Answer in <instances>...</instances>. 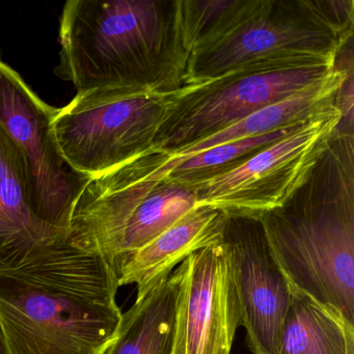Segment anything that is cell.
Returning a JSON list of instances; mask_svg holds the SVG:
<instances>
[{
	"label": "cell",
	"instance_id": "13",
	"mask_svg": "<svg viewBox=\"0 0 354 354\" xmlns=\"http://www.w3.org/2000/svg\"><path fill=\"white\" fill-rule=\"evenodd\" d=\"M227 217L208 206L192 209L171 227L157 236L118 264V281L122 286L136 283L142 299L165 283L174 269L192 254L223 239Z\"/></svg>",
	"mask_w": 354,
	"mask_h": 354
},
{
	"label": "cell",
	"instance_id": "15",
	"mask_svg": "<svg viewBox=\"0 0 354 354\" xmlns=\"http://www.w3.org/2000/svg\"><path fill=\"white\" fill-rule=\"evenodd\" d=\"M181 277L178 267L165 283L136 300L122 315L117 335L104 354H173Z\"/></svg>",
	"mask_w": 354,
	"mask_h": 354
},
{
	"label": "cell",
	"instance_id": "1",
	"mask_svg": "<svg viewBox=\"0 0 354 354\" xmlns=\"http://www.w3.org/2000/svg\"><path fill=\"white\" fill-rule=\"evenodd\" d=\"M117 271L68 238L0 272V325L11 354H104L117 335Z\"/></svg>",
	"mask_w": 354,
	"mask_h": 354
},
{
	"label": "cell",
	"instance_id": "14",
	"mask_svg": "<svg viewBox=\"0 0 354 354\" xmlns=\"http://www.w3.org/2000/svg\"><path fill=\"white\" fill-rule=\"evenodd\" d=\"M196 207L198 201L192 188L162 182L91 252L106 259L115 269L123 259L152 241Z\"/></svg>",
	"mask_w": 354,
	"mask_h": 354
},
{
	"label": "cell",
	"instance_id": "12",
	"mask_svg": "<svg viewBox=\"0 0 354 354\" xmlns=\"http://www.w3.org/2000/svg\"><path fill=\"white\" fill-rule=\"evenodd\" d=\"M66 238L35 212L28 163L0 124V272Z\"/></svg>",
	"mask_w": 354,
	"mask_h": 354
},
{
	"label": "cell",
	"instance_id": "10",
	"mask_svg": "<svg viewBox=\"0 0 354 354\" xmlns=\"http://www.w3.org/2000/svg\"><path fill=\"white\" fill-rule=\"evenodd\" d=\"M173 354H231L239 310L221 242L181 265Z\"/></svg>",
	"mask_w": 354,
	"mask_h": 354
},
{
	"label": "cell",
	"instance_id": "11",
	"mask_svg": "<svg viewBox=\"0 0 354 354\" xmlns=\"http://www.w3.org/2000/svg\"><path fill=\"white\" fill-rule=\"evenodd\" d=\"M351 73L352 69L347 70L335 64V71L326 80L281 102L265 107L206 138L158 154L144 155L122 167L134 185L144 194H149L167 178L171 169L198 153L219 145L296 125L333 106L337 102L339 88Z\"/></svg>",
	"mask_w": 354,
	"mask_h": 354
},
{
	"label": "cell",
	"instance_id": "2",
	"mask_svg": "<svg viewBox=\"0 0 354 354\" xmlns=\"http://www.w3.org/2000/svg\"><path fill=\"white\" fill-rule=\"evenodd\" d=\"M163 26L152 0H70L61 16L55 74L77 93L153 84L150 65Z\"/></svg>",
	"mask_w": 354,
	"mask_h": 354
},
{
	"label": "cell",
	"instance_id": "7",
	"mask_svg": "<svg viewBox=\"0 0 354 354\" xmlns=\"http://www.w3.org/2000/svg\"><path fill=\"white\" fill-rule=\"evenodd\" d=\"M55 111L0 59V124L28 163L35 212L69 235L74 203L88 179L62 156L53 131Z\"/></svg>",
	"mask_w": 354,
	"mask_h": 354
},
{
	"label": "cell",
	"instance_id": "6",
	"mask_svg": "<svg viewBox=\"0 0 354 354\" xmlns=\"http://www.w3.org/2000/svg\"><path fill=\"white\" fill-rule=\"evenodd\" d=\"M273 3L264 1L252 17L188 57L189 86L231 72L333 66L349 37L315 17L308 8L300 17H272Z\"/></svg>",
	"mask_w": 354,
	"mask_h": 354
},
{
	"label": "cell",
	"instance_id": "9",
	"mask_svg": "<svg viewBox=\"0 0 354 354\" xmlns=\"http://www.w3.org/2000/svg\"><path fill=\"white\" fill-rule=\"evenodd\" d=\"M221 246L254 354L279 353L281 327L294 288L279 266L259 219L229 218Z\"/></svg>",
	"mask_w": 354,
	"mask_h": 354
},
{
	"label": "cell",
	"instance_id": "3",
	"mask_svg": "<svg viewBox=\"0 0 354 354\" xmlns=\"http://www.w3.org/2000/svg\"><path fill=\"white\" fill-rule=\"evenodd\" d=\"M181 101L156 84L96 88L55 109L53 131L73 171L99 177L144 155Z\"/></svg>",
	"mask_w": 354,
	"mask_h": 354
},
{
	"label": "cell",
	"instance_id": "16",
	"mask_svg": "<svg viewBox=\"0 0 354 354\" xmlns=\"http://www.w3.org/2000/svg\"><path fill=\"white\" fill-rule=\"evenodd\" d=\"M277 354H354V325L294 289Z\"/></svg>",
	"mask_w": 354,
	"mask_h": 354
},
{
	"label": "cell",
	"instance_id": "8",
	"mask_svg": "<svg viewBox=\"0 0 354 354\" xmlns=\"http://www.w3.org/2000/svg\"><path fill=\"white\" fill-rule=\"evenodd\" d=\"M335 69V64L256 73H229L211 82L187 86L189 94L200 91L204 93L192 99L189 104L178 105L176 111L183 109L181 113L169 117L144 155L173 150L225 129L323 82Z\"/></svg>",
	"mask_w": 354,
	"mask_h": 354
},
{
	"label": "cell",
	"instance_id": "17",
	"mask_svg": "<svg viewBox=\"0 0 354 354\" xmlns=\"http://www.w3.org/2000/svg\"><path fill=\"white\" fill-rule=\"evenodd\" d=\"M306 121L308 120L261 136L219 145L198 153L171 169L162 182H171L190 187L198 182L233 169L242 161L295 131Z\"/></svg>",
	"mask_w": 354,
	"mask_h": 354
},
{
	"label": "cell",
	"instance_id": "18",
	"mask_svg": "<svg viewBox=\"0 0 354 354\" xmlns=\"http://www.w3.org/2000/svg\"><path fill=\"white\" fill-rule=\"evenodd\" d=\"M0 354H11L10 353L9 347H8L7 341H6L1 325H0Z\"/></svg>",
	"mask_w": 354,
	"mask_h": 354
},
{
	"label": "cell",
	"instance_id": "4",
	"mask_svg": "<svg viewBox=\"0 0 354 354\" xmlns=\"http://www.w3.org/2000/svg\"><path fill=\"white\" fill-rule=\"evenodd\" d=\"M279 266L294 289L354 325L352 202L287 209L260 219Z\"/></svg>",
	"mask_w": 354,
	"mask_h": 354
},
{
	"label": "cell",
	"instance_id": "5",
	"mask_svg": "<svg viewBox=\"0 0 354 354\" xmlns=\"http://www.w3.org/2000/svg\"><path fill=\"white\" fill-rule=\"evenodd\" d=\"M341 119L335 102L233 169L190 186L198 206L259 221L287 206L326 153Z\"/></svg>",
	"mask_w": 354,
	"mask_h": 354
}]
</instances>
